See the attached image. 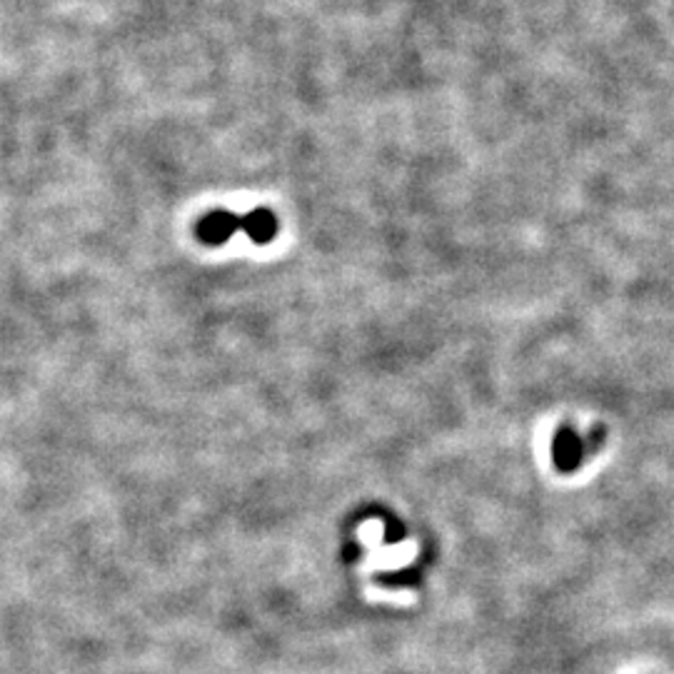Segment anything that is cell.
<instances>
[{"instance_id":"cell-2","label":"cell","mask_w":674,"mask_h":674,"mask_svg":"<svg viewBox=\"0 0 674 674\" xmlns=\"http://www.w3.org/2000/svg\"><path fill=\"white\" fill-rule=\"evenodd\" d=\"M241 230V218L228 210H212L198 223V237L205 245H223Z\"/></svg>"},{"instance_id":"cell-3","label":"cell","mask_w":674,"mask_h":674,"mask_svg":"<svg viewBox=\"0 0 674 674\" xmlns=\"http://www.w3.org/2000/svg\"><path fill=\"white\" fill-rule=\"evenodd\" d=\"M241 230H245L255 245H268L278 235V220L270 210L255 208L241 218Z\"/></svg>"},{"instance_id":"cell-1","label":"cell","mask_w":674,"mask_h":674,"mask_svg":"<svg viewBox=\"0 0 674 674\" xmlns=\"http://www.w3.org/2000/svg\"><path fill=\"white\" fill-rule=\"evenodd\" d=\"M604 438H608V432H602V428H597L590 434H579L573 425H562V428L554 432V440H552L554 467L567 475L577 473L579 465H583L595 450H600Z\"/></svg>"}]
</instances>
